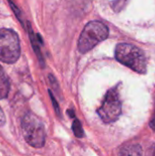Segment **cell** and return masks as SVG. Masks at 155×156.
<instances>
[{"label":"cell","instance_id":"obj_1","mask_svg":"<svg viewBox=\"0 0 155 156\" xmlns=\"http://www.w3.org/2000/svg\"><path fill=\"white\" fill-rule=\"evenodd\" d=\"M22 135L28 145L42 148L46 144V130L41 119L33 112H26L21 120Z\"/></svg>","mask_w":155,"mask_h":156},{"label":"cell","instance_id":"obj_7","mask_svg":"<svg viewBox=\"0 0 155 156\" xmlns=\"http://www.w3.org/2000/svg\"><path fill=\"white\" fill-rule=\"evenodd\" d=\"M119 156H143V148L139 144H129L120 151Z\"/></svg>","mask_w":155,"mask_h":156},{"label":"cell","instance_id":"obj_5","mask_svg":"<svg viewBox=\"0 0 155 156\" xmlns=\"http://www.w3.org/2000/svg\"><path fill=\"white\" fill-rule=\"evenodd\" d=\"M20 57V42L17 34L11 29H0V61L12 64Z\"/></svg>","mask_w":155,"mask_h":156},{"label":"cell","instance_id":"obj_10","mask_svg":"<svg viewBox=\"0 0 155 156\" xmlns=\"http://www.w3.org/2000/svg\"><path fill=\"white\" fill-rule=\"evenodd\" d=\"M9 1V4H10V5H11V8L14 10V12L16 13V16H17V18L22 22V18H21V14H20V11H19V9L18 8H16V5L11 1V0H8Z\"/></svg>","mask_w":155,"mask_h":156},{"label":"cell","instance_id":"obj_6","mask_svg":"<svg viewBox=\"0 0 155 156\" xmlns=\"http://www.w3.org/2000/svg\"><path fill=\"white\" fill-rule=\"evenodd\" d=\"M10 90V82L9 79L3 69V68L0 66V100H3L7 97Z\"/></svg>","mask_w":155,"mask_h":156},{"label":"cell","instance_id":"obj_12","mask_svg":"<svg viewBox=\"0 0 155 156\" xmlns=\"http://www.w3.org/2000/svg\"><path fill=\"white\" fill-rule=\"evenodd\" d=\"M5 123V115L2 110V108L0 107V127L4 126Z\"/></svg>","mask_w":155,"mask_h":156},{"label":"cell","instance_id":"obj_8","mask_svg":"<svg viewBox=\"0 0 155 156\" xmlns=\"http://www.w3.org/2000/svg\"><path fill=\"white\" fill-rule=\"evenodd\" d=\"M72 131H73L75 136L78 138H81L84 136V131H83L82 126L78 119H75L72 122Z\"/></svg>","mask_w":155,"mask_h":156},{"label":"cell","instance_id":"obj_9","mask_svg":"<svg viewBox=\"0 0 155 156\" xmlns=\"http://www.w3.org/2000/svg\"><path fill=\"white\" fill-rule=\"evenodd\" d=\"M48 93H49V96H50V99H51V101H52V104H53V107H54V109H55V112H56L57 115H58V117L61 116V114H60V108H59V105H58V101H57L55 96L52 94V91H51L50 90H48Z\"/></svg>","mask_w":155,"mask_h":156},{"label":"cell","instance_id":"obj_14","mask_svg":"<svg viewBox=\"0 0 155 156\" xmlns=\"http://www.w3.org/2000/svg\"><path fill=\"white\" fill-rule=\"evenodd\" d=\"M68 112H69V114L72 118H74V117H75V113H73L74 112H73L72 110H69V111H68Z\"/></svg>","mask_w":155,"mask_h":156},{"label":"cell","instance_id":"obj_2","mask_svg":"<svg viewBox=\"0 0 155 156\" xmlns=\"http://www.w3.org/2000/svg\"><path fill=\"white\" fill-rule=\"evenodd\" d=\"M115 58L119 62L132 69L135 72L140 74L146 73V57L143 51L139 48L131 44L121 43L116 47Z\"/></svg>","mask_w":155,"mask_h":156},{"label":"cell","instance_id":"obj_11","mask_svg":"<svg viewBox=\"0 0 155 156\" xmlns=\"http://www.w3.org/2000/svg\"><path fill=\"white\" fill-rule=\"evenodd\" d=\"M48 78H49V81H50V83H51L52 87L54 88V90H58V82H57L56 79L53 77V75H49V76H48Z\"/></svg>","mask_w":155,"mask_h":156},{"label":"cell","instance_id":"obj_13","mask_svg":"<svg viewBox=\"0 0 155 156\" xmlns=\"http://www.w3.org/2000/svg\"><path fill=\"white\" fill-rule=\"evenodd\" d=\"M150 126H151V128L155 132V107L154 112H153V117H152L151 122H150Z\"/></svg>","mask_w":155,"mask_h":156},{"label":"cell","instance_id":"obj_3","mask_svg":"<svg viewBox=\"0 0 155 156\" xmlns=\"http://www.w3.org/2000/svg\"><path fill=\"white\" fill-rule=\"evenodd\" d=\"M109 36L108 27L100 21H91L86 25L79 38V50L86 53Z\"/></svg>","mask_w":155,"mask_h":156},{"label":"cell","instance_id":"obj_4","mask_svg":"<svg viewBox=\"0 0 155 156\" xmlns=\"http://www.w3.org/2000/svg\"><path fill=\"white\" fill-rule=\"evenodd\" d=\"M97 113L105 123H111L119 119L122 114V101L118 85L107 91Z\"/></svg>","mask_w":155,"mask_h":156}]
</instances>
